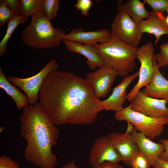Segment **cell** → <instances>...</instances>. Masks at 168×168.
<instances>
[{
  "label": "cell",
  "mask_w": 168,
  "mask_h": 168,
  "mask_svg": "<svg viewBox=\"0 0 168 168\" xmlns=\"http://www.w3.org/2000/svg\"><path fill=\"white\" fill-rule=\"evenodd\" d=\"M165 17L163 13H156L152 11L149 17L138 25L142 33H146L155 35L156 45L162 35H167L168 36V26L165 21Z\"/></svg>",
  "instance_id": "cell-17"
},
{
  "label": "cell",
  "mask_w": 168,
  "mask_h": 168,
  "mask_svg": "<svg viewBox=\"0 0 168 168\" xmlns=\"http://www.w3.org/2000/svg\"><path fill=\"white\" fill-rule=\"evenodd\" d=\"M165 21L166 24L168 26V15L166 16H165Z\"/></svg>",
  "instance_id": "cell-36"
},
{
  "label": "cell",
  "mask_w": 168,
  "mask_h": 168,
  "mask_svg": "<svg viewBox=\"0 0 168 168\" xmlns=\"http://www.w3.org/2000/svg\"><path fill=\"white\" fill-rule=\"evenodd\" d=\"M154 51L152 43L151 41L138 48L136 58L140 63L138 71L139 78L137 83L127 95L126 99L130 102L141 88L149 83L153 77Z\"/></svg>",
  "instance_id": "cell-7"
},
{
  "label": "cell",
  "mask_w": 168,
  "mask_h": 168,
  "mask_svg": "<svg viewBox=\"0 0 168 168\" xmlns=\"http://www.w3.org/2000/svg\"><path fill=\"white\" fill-rule=\"evenodd\" d=\"M30 16V23L22 32L24 44L38 49H52L60 44L66 34L64 30L54 28L42 11Z\"/></svg>",
  "instance_id": "cell-3"
},
{
  "label": "cell",
  "mask_w": 168,
  "mask_h": 168,
  "mask_svg": "<svg viewBox=\"0 0 168 168\" xmlns=\"http://www.w3.org/2000/svg\"><path fill=\"white\" fill-rule=\"evenodd\" d=\"M111 27L114 36L127 44L137 47L143 33L138 25L125 11H118Z\"/></svg>",
  "instance_id": "cell-8"
},
{
  "label": "cell",
  "mask_w": 168,
  "mask_h": 168,
  "mask_svg": "<svg viewBox=\"0 0 168 168\" xmlns=\"http://www.w3.org/2000/svg\"><path fill=\"white\" fill-rule=\"evenodd\" d=\"M144 4L140 0H129L125 3L119 1L117 8L118 11H125L138 25L150 15V12L146 9Z\"/></svg>",
  "instance_id": "cell-19"
},
{
  "label": "cell",
  "mask_w": 168,
  "mask_h": 168,
  "mask_svg": "<svg viewBox=\"0 0 168 168\" xmlns=\"http://www.w3.org/2000/svg\"><path fill=\"white\" fill-rule=\"evenodd\" d=\"M4 128L3 127H0V132L2 133L3 130H4Z\"/></svg>",
  "instance_id": "cell-37"
},
{
  "label": "cell",
  "mask_w": 168,
  "mask_h": 168,
  "mask_svg": "<svg viewBox=\"0 0 168 168\" xmlns=\"http://www.w3.org/2000/svg\"><path fill=\"white\" fill-rule=\"evenodd\" d=\"M113 37L111 32L105 28L92 31H85L82 28H74L63 37L67 40L92 46L102 44L110 40Z\"/></svg>",
  "instance_id": "cell-13"
},
{
  "label": "cell",
  "mask_w": 168,
  "mask_h": 168,
  "mask_svg": "<svg viewBox=\"0 0 168 168\" xmlns=\"http://www.w3.org/2000/svg\"><path fill=\"white\" fill-rule=\"evenodd\" d=\"M0 87L13 100L18 110L23 109L25 106L29 105L28 98L26 94L22 93L8 80L1 68Z\"/></svg>",
  "instance_id": "cell-20"
},
{
  "label": "cell",
  "mask_w": 168,
  "mask_h": 168,
  "mask_svg": "<svg viewBox=\"0 0 168 168\" xmlns=\"http://www.w3.org/2000/svg\"><path fill=\"white\" fill-rule=\"evenodd\" d=\"M15 16L13 12L2 0L0 1V26L8 22Z\"/></svg>",
  "instance_id": "cell-25"
},
{
  "label": "cell",
  "mask_w": 168,
  "mask_h": 168,
  "mask_svg": "<svg viewBox=\"0 0 168 168\" xmlns=\"http://www.w3.org/2000/svg\"><path fill=\"white\" fill-rule=\"evenodd\" d=\"M58 67L56 60L53 58L33 76L26 78L9 76L7 79L21 89L27 96L29 105H33L37 102L40 88L47 75L51 72L57 70Z\"/></svg>",
  "instance_id": "cell-6"
},
{
  "label": "cell",
  "mask_w": 168,
  "mask_h": 168,
  "mask_svg": "<svg viewBox=\"0 0 168 168\" xmlns=\"http://www.w3.org/2000/svg\"><path fill=\"white\" fill-rule=\"evenodd\" d=\"M20 119L21 135L27 143L25 159L39 168H54L57 159L52 148L58 138V129L38 102L25 106Z\"/></svg>",
  "instance_id": "cell-2"
},
{
  "label": "cell",
  "mask_w": 168,
  "mask_h": 168,
  "mask_svg": "<svg viewBox=\"0 0 168 168\" xmlns=\"http://www.w3.org/2000/svg\"><path fill=\"white\" fill-rule=\"evenodd\" d=\"M92 4L91 0H78L74 7L80 10L83 16H86Z\"/></svg>",
  "instance_id": "cell-27"
},
{
  "label": "cell",
  "mask_w": 168,
  "mask_h": 168,
  "mask_svg": "<svg viewBox=\"0 0 168 168\" xmlns=\"http://www.w3.org/2000/svg\"><path fill=\"white\" fill-rule=\"evenodd\" d=\"M43 0H21V12L28 18L35 13L42 11Z\"/></svg>",
  "instance_id": "cell-22"
},
{
  "label": "cell",
  "mask_w": 168,
  "mask_h": 168,
  "mask_svg": "<svg viewBox=\"0 0 168 168\" xmlns=\"http://www.w3.org/2000/svg\"><path fill=\"white\" fill-rule=\"evenodd\" d=\"M160 143L164 145L165 150L160 157L168 161V139H161Z\"/></svg>",
  "instance_id": "cell-33"
},
{
  "label": "cell",
  "mask_w": 168,
  "mask_h": 168,
  "mask_svg": "<svg viewBox=\"0 0 168 168\" xmlns=\"http://www.w3.org/2000/svg\"><path fill=\"white\" fill-rule=\"evenodd\" d=\"M131 133L139 152L146 158L150 167L152 166L164 151V145L160 142L157 143L152 141L144 134L138 131L133 126Z\"/></svg>",
  "instance_id": "cell-15"
},
{
  "label": "cell",
  "mask_w": 168,
  "mask_h": 168,
  "mask_svg": "<svg viewBox=\"0 0 168 168\" xmlns=\"http://www.w3.org/2000/svg\"><path fill=\"white\" fill-rule=\"evenodd\" d=\"M59 5V0H43L42 11L48 20L50 21L57 16Z\"/></svg>",
  "instance_id": "cell-23"
},
{
  "label": "cell",
  "mask_w": 168,
  "mask_h": 168,
  "mask_svg": "<svg viewBox=\"0 0 168 168\" xmlns=\"http://www.w3.org/2000/svg\"><path fill=\"white\" fill-rule=\"evenodd\" d=\"M138 76V71L124 77L121 82L113 89L111 94L101 100L102 110L115 112L121 110L127 96L126 90L131 83Z\"/></svg>",
  "instance_id": "cell-14"
},
{
  "label": "cell",
  "mask_w": 168,
  "mask_h": 168,
  "mask_svg": "<svg viewBox=\"0 0 168 168\" xmlns=\"http://www.w3.org/2000/svg\"><path fill=\"white\" fill-rule=\"evenodd\" d=\"M62 42L69 52L84 56L87 59L86 63L91 70L94 71L105 64L93 46L64 40Z\"/></svg>",
  "instance_id": "cell-16"
},
{
  "label": "cell",
  "mask_w": 168,
  "mask_h": 168,
  "mask_svg": "<svg viewBox=\"0 0 168 168\" xmlns=\"http://www.w3.org/2000/svg\"><path fill=\"white\" fill-rule=\"evenodd\" d=\"M93 168H123V167L118 163L105 162Z\"/></svg>",
  "instance_id": "cell-32"
},
{
  "label": "cell",
  "mask_w": 168,
  "mask_h": 168,
  "mask_svg": "<svg viewBox=\"0 0 168 168\" xmlns=\"http://www.w3.org/2000/svg\"><path fill=\"white\" fill-rule=\"evenodd\" d=\"M166 11L167 12V13H168V9H167V10Z\"/></svg>",
  "instance_id": "cell-38"
},
{
  "label": "cell",
  "mask_w": 168,
  "mask_h": 168,
  "mask_svg": "<svg viewBox=\"0 0 168 168\" xmlns=\"http://www.w3.org/2000/svg\"><path fill=\"white\" fill-rule=\"evenodd\" d=\"M152 166V168H168V161L159 157Z\"/></svg>",
  "instance_id": "cell-31"
},
{
  "label": "cell",
  "mask_w": 168,
  "mask_h": 168,
  "mask_svg": "<svg viewBox=\"0 0 168 168\" xmlns=\"http://www.w3.org/2000/svg\"><path fill=\"white\" fill-rule=\"evenodd\" d=\"M0 168H20L19 164L6 156H0Z\"/></svg>",
  "instance_id": "cell-28"
},
{
  "label": "cell",
  "mask_w": 168,
  "mask_h": 168,
  "mask_svg": "<svg viewBox=\"0 0 168 168\" xmlns=\"http://www.w3.org/2000/svg\"><path fill=\"white\" fill-rule=\"evenodd\" d=\"M132 161L138 168H149L150 167L146 158L139 152L133 157Z\"/></svg>",
  "instance_id": "cell-29"
},
{
  "label": "cell",
  "mask_w": 168,
  "mask_h": 168,
  "mask_svg": "<svg viewBox=\"0 0 168 168\" xmlns=\"http://www.w3.org/2000/svg\"><path fill=\"white\" fill-rule=\"evenodd\" d=\"M93 46L105 64L115 70L120 77L128 76L134 69L137 47L124 43L113 35L107 43Z\"/></svg>",
  "instance_id": "cell-4"
},
{
  "label": "cell",
  "mask_w": 168,
  "mask_h": 168,
  "mask_svg": "<svg viewBox=\"0 0 168 168\" xmlns=\"http://www.w3.org/2000/svg\"><path fill=\"white\" fill-rule=\"evenodd\" d=\"M114 117L118 121L130 123L136 130L152 139L160 136L164 126L168 124V117H149L133 110L130 105L115 112Z\"/></svg>",
  "instance_id": "cell-5"
},
{
  "label": "cell",
  "mask_w": 168,
  "mask_h": 168,
  "mask_svg": "<svg viewBox=\"0 0 168 168\" xmlns=\"http://www.w3.org/2000/svg\"><path fill=\"white\" fill-rule=\"evenodd\" d=\"M38 102L55 125H90L102 110L101 100L86 78L68 71L50 72L39 92Z\"/></svg>",
  "instance_id": "cell-1"
},
{
  "label": "cell",
  "mask_w": 168,
  "mask_h": 168,
  "mask_svg": "<svg viewBox=\"0 0 168 168\" xmlns=\"http://www.w3.org/2000/svg\"><path fill=\"white\" fill-rule=\"evenodd\" d=\"M143 2L150 6L155 12L163 13L168 9V0H144Z\"/></svg>",
  "instance_id": "cell-26"
},
{
  "label": "cell",
  "mask_w": 168,
  "mask_h": 168,
  "mask_svg": "<svg viewBox=\"0 0 168 168\" xmlns=\"http://www.w3.org/2000/svg\"><path fill=\"white\" fill-rule=\"evenodd\" d=\"M126 131L124 133L114 132L109 135L115 150L125 165L130 166L133 157L139 152L137 145L131 134L133 125L127 122Z\"/></svg>",
  "instance_id": "cell-10"
},
{
  "label": "cell",
  "mask_w": 168,
  "mask_h": 168,
  "mask_svg": "<svg viewBox=\"0 0 168 168\" xmlns=\"http://www.w3.org/2000/svg\"><path fill=\"white\" fill-rule=\"evenodd\" d=\"M89 161L93 168L105 162L118 163L121 161L109 135L96 139L90 151Z\"/></svg>",
  "instance_id": "cell-12"
},
{
  "label": "cell",
  "mask_w": 168,
  "mask_h": 168,
  "mask_svg": "<svg viewBox=\"0 0 168 168\" xmlns=\"http://www.w3.org/2000/svg\"><path fill=\"white\" fill-rule=\"evenodd\" d=\"M118 75L114 69L105 64L95 71L87 73L86 79L99 99L105 97L110 92Z\"/></svg>",
  "instance_id": "cell-11"
},
{
  "label": "cell",
  "mask_w": 168,
  "mask_h": 168,
  "mask_svg": "<svg viewBox=\"0 0 168 168\" xmlns=\"http://www.w3.org/2000/svg\"><path fill=\"white\" fill-rule=\"evenodd\" d=\"M130 168H138L135 164L133 161H132L131 164L130 166Z\"/></svg>",
  "instance_id": "cell-35"
},
{
  "label": "cell",
  "mask_w": 168,
  "mask_h": 168,
  "mask_svg": "<svg viewBox=\"0 0 168 168\" xmlns=\"http://www.w3.org/2000/svg\"><path fill=\"white\" fill-rule=\"evenodd\" d=\"M3 2L13 12L15 15L21 12V0H2Z\"/></svg>",
  "instance_id": "cell-30"
},
{
  "label": "cell",
  "mask_w": 168,
  "mask_h": 168,
  "mask_svg": "<svg viewBox=\"0 0 168 168\" xmlns=\"http://www.w3.org/2000/svg\"><path fill=\"white\" fill-rule=\"evenodd\" d=\"M160 52L154 54L156 64L160 69L168 66V42L162 44L160 46Z\"/></svg>",
  "instance_id": "cell-24"
},
{
  "label": "cell",
  "mask_w": 168,
  "mask_h": 168,
  "mask_svg": "<svg viewBox=\"0 0 168 168\" xmlns=\"http://www.w3.org/2000/svg\"><path fill=\"white\" fill-rule=\"evenodd\" d=\"M168 101L149 96L139 91L130 102V105L133 110L149 117H168Z\"/></svg>",
  "instance_id": "cell-9"
},
{
  "label": "cell",
  "mask_w": 168,
  "mask_h": 168,
  "mask_svg": "<svg viewBox=\"0 0 168 168\" xmlns=\"http://www.w3.org/2000/svg\"><path fill=\"white\" fill-rule=\"evenodd\" d=\"M28 20L21 13L14 17L8 22L5 34L0 43V56L3 55L6 53L7 47L8 42L14 31L20 24H25Z\"/></svg>",
  "instance_id": "cell-21"
},
{
  "label": "cell",
  "mask_w": 168,
  "mask_h": 168,
  "mask_svg": "<svg viewBox=\"0 0 168 168\" xmlns=\"http://www.w3.org/2000/svg\"><path fill=\"white\" fill-rule=\"evenodd\" d=\"M61 168H80L75 164V162L74 160H72L69 163L66 164Z\"/></svg>",
  "instance_id": "cell-34"
},
{
  "label": "cell",
  "mask_w": 168,
  "mask_h": 168,
  "mask_svg": "<svg viewBox=\"0 0 168 168\" xmlns=\"http://www.w3.org/2000/svg\"><path fill=\"white\" fill-rule=\"evenodd\" d=\"M154 67L153 77L149 83L141 91L147 96L168 101V80L161 73L154 58Z\"/></svg>",
  "instance_id": "cell-18"
}]
</instances>
